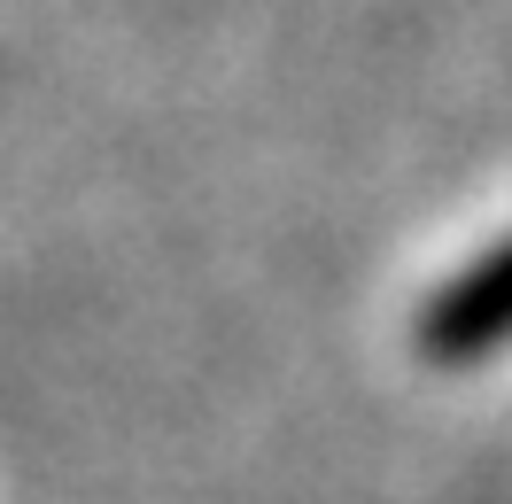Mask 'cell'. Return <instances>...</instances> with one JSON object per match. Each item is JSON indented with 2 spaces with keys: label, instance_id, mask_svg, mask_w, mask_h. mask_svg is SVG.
<instances>
[{
  "label": "cell",
  "instance_id": "1",
  "mask_svg": "<svg viewBox=\"0 0 512 504\" xmlns=\"http://www.w3.org/2000/svg\"><path fill=\"white\" fill-rule=\"evenodd\" d=\"M419 342H427V357H443V365H466V357H489V349L512 342V241L489 249L466 280H450L427 303Z\"/></svg>",
  "mask_w": 512,
  "mask_h": 504
}]
</instances>
